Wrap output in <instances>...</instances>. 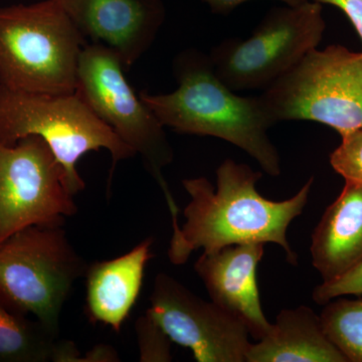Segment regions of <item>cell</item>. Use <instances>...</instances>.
Instances as JSON below:
<instances>
[{"label":"cell","instance_id":"9c48e42d","mask_svg":"<svg viewBox=\"0 0 362 362\" xmlns=\"http://www.w3.org/2000/svg\"><path fill=\"white\" fill-rule=\"evenodd\" d=\"M65 169L42 138L0 144V245L30 226L65 225L78 213Z\"/></svg>","mask_w":362,"mask_h":362},{"label":"cell","instance_id":"d6986e66","mask_svg":"<svg viewBox=\"0 0 362 362\" xmlns=\"http://www.w3.org/2000/svg\"><path fill=\"white\" fill-rule=\"evenodd\" d=\"M330 164L345 181L362 185V128L341 136V143L331 153Z\"/></svg>","mask_w":362,"mask_h":362},{"label":"cell","instance_id":"7c38bea8","mask_svg":"<svg viewBox=\"0 0 362 362\" xmlns=\"http://www.w3.org/2000/svg\"><path fill=\"white\" fill-rule=\"evenodd\" d=\"M264 246L263 243H249L204 252L194 265L211 301L244 324L257 341L272 326L262 309L257 283Z\"/></svg>","mask_w":362,"mask_h":362},{"label":"cell","instance_id":"9a60e30c","mask_svg":"<svg viewBox=\"0 0 362 362\" xmlns=\"http://www.w3.org/2000/svg\"><path fill=\"white\" fill-rule=\"evenodd\" d=\"M247 362H347L307 306L284 309L265 337L252 343Z\"/></svg>","mask_w":362,"mask_h":362},{"label":"cell","instance_id":"ba28073f","mask_svg":"<svg viewBox=\"0 0 362 362\" xmlns=\"http://www.w3.org/2000/svg\"><path fill=\"white\" fill-rule=\"evenodd\" d=\"M325 30L319 2L274 7L247 39L223 40L209 59L218 78L235 92L265 90L317 49Z\"/></svg>","mask_w":362,"mask_h":362},{"label":"cell","instance_id":"ac0fdd59","mask_svg":"<svg viewBox=\"0 0 362 362\" xmlns=\"http://www.w3.org/2000/svg\"><path fill=\"white\" fill-rule=\"evenodd\" d=\"M136 338L141 362L171 361V340L148 312L135 322Z\"/></svg>","mask_w":362,"mask_h":362},{"label":"cell","instance_id":"4fadbf2b","mask_svg":"<svg viewBox=\"0 0 362 362\" xmlns=\"http://www.w3.org/2000/svg\"><path fill=\"white\" fill-rule=\"evenodd\" d=\"M153 242L150 237L123 256L88 265L86 312L93 323L109 326L116 333L122 329L141 291Z\"/></svg>","mask_w":362,"mask_h":362},{"label":"cell","instance_id":"3957f363","mask_svg":"<svg viewBox=\"0 0 362 362\" xmlns=\"http://www.w3.org/2000/svg\"><path fill=\"white\" fill-rule=\"evenodd\" d=\"M87 40L58 0L0 7V86L70 95Z\"/></svg>","mask_w":362,"mask_h":362},{"label":"cell","instance_id":"8fae6325","mask_svg":"<svg viewBox=\"0 0 362 362\" xmlns=\"http://www.w3.org/2000/svg\"><path fill=\"white\" fill-rule=\"evenodd\" d=\"M58 2L87 42L115 52L127 71L152 47L165 21L162 0Z\"/></svg>","mask_w":362,"mask_h":362},{"label":"cell","instance_id":"e0dca14e","mask_svg":"<svg viewBox=\"0 0 362 362\" xmlns=\"http://www.w3.org/2000/svg\"><path fill=\"white\" fill-rule=\"evenodd\" d=\"M320 319L347 362H362V299L332 300L324 305Z\"/></svg>","mask_w":362,"mask_h":362},{"label":"cell","instance_id":"7402d4cb","mask_svg":"<svg viewBox=\"0 0 362 362\" xmlns=\"http://www.w3.org/2000/svg\"><path fill=\"white\" fill-rule=\"evenodd\" d=\"M204 1L214 13L226 16V14L233 13L242 4L254 1V0H204ZM276 1L283 2L285 6H297L309 1V0H276Z\"/></svg>","mask_w":362,"mask_h":362},{"label":"cell","instance_id":"30bf717a","mask_svg":"<svg viewBox=\"0 0 362 362\" xmlns=\"http://www.w3.org/2000/svg\"><path fill=\"white\" fill-rule=\"evenodd\" d=\"M147 312L171 341L192 350L197 361H247L252 343L246 326L168 274L156 276Z\"/></svg>","mask_w":362,"mask_h":362},{"label":"cell","instance_id":"2e32d148","mask_svg":"<svg viewBox=\"0 0 362 362\" xmlns=\"http://www.w3.org/2000/svg\"><path fill=\"white\" fill-rule=\"evenodd\" d=\"M71 341L0 304V362H64Z\"/></svg>","mask_w":362,"mask_h":362},{"label":"cell","instance_id":"7a4b0ae2","mask_svg":"<svg viewBox=\"0 0 362 362\" xmlns=\"http://www.w3.org/2000/svg\"><path fill=\"white\" fill-rule=\"evenodd\" d=\"M177 89L168 94L139 93L164 127L181 134L211 136L244 150L271 176L281 175V159L271 141L274 125L258 97H243L214 70L209 56L195 49L173 61Z\"/></svg>","mask_w":362,"mask_h":362},{"label":"cell","instance_id":"603a6c76","mask_svg":"<svg viewBox=\"0 0 362 362\" xmlns=\"http://www.w3.org/2000/svg\"><path fill=\"white\" fill-rule=\"evenodd\" d=\"M120 356L113 347L107 344H98L84 354H81L78 362H118Z\"/></svg>","mask_w":362,"mask_h":362},{"label":"cell","instance_id":"52a82bcc","mask_svg":"<svg viewBox=\"0 0 362 362\" xmlns=\"http://www.w3.org/2000/svg\"><path fill=\"white\" fill-rule=\"evenodd\" d=\"M126 71L118 54L106 45H86L78 62L76 94L141 157L161 187L171 218H176L180 209L162 175L173 161L175 152L165 127L131 87Z\"/></svg>","mask_w":362,"mask_h":362},{"label":"cell","instance_id":"5bb4252c","mask_svg":"<svg viewBox=\"0 0 362 362\" xmlns=\"http://www.w3.org/2000/svg\"><path fill=\"white\" fill-rule=\"evenodd\" d=\"M312 265L323 282L334 280L362 261V185L345 181L314 230Z\"/></svg>","mask_w":362,"mask_h":362},{"label":"cell","instance_id":"ffe728a7","mask_svg":"<svg viewBox=\"0 0 362 362\" xmlns=\"http://www.w3.org/2000/svg\"><path fill=\"white\" fill-rule=\"evenodd\" d=\"M346 295H362V261L340 277L317 286L312 298L315 303L325 305Z\"/></svg>","mask_w":362,"mask_h":362},{"label":"cell","instance_id":"44dd1931","mask_svg":"<svg viewBox=\"0 0 362 362\" xmlns=\"http://www.w3.org/2000/svg\"><path fill=\"white\" fill-rule=\"evenodd\" d=\"M321 4H330L339 8L351 21L362 42V0H313Z\"/></svg>","mask_w":362,"mask_h":362},{"label":"cell","instance_id":"8992f818","mask_svg":"<svg viewBox=\"0 0 362 362\" xmlns=\"http://www.w3.org/2000/svg\"><path fill=\"white\" fill-rule=\"evenodd\" d=\"M275 125L306 120L340 136L362 128V52L340 45L313 49L259 96Z\"/></svg>","mask_w":362,"mask_h":362},{"label":"cell","instance_id":"5b68a950","mask_svg":"<svg viewBox=\"0 0 362 362\" xmlns=\"http://www.w3.org/2000/svg\"><path fill=\"white\" fill-rule=\"evenodd\" d=\"M88 264L64 226H33L0 245V304L59 334L62 311Z\"/></svg>","mask_w":362,"mask_h":362},{"label":"cell","instance_id":"6da1fadb","mask_svg":"<svg viewBox=\"0 0 362 362\" xmlns=\"http://www.w3.org/2000/svg\"><path fill=\"white\" fill-rule=\"evenodd\" d=\"M262 176L247 164L226 159L216 170V188L206 177L182 180L190 202L183 211L185 223L173 230L168 249L171 263H187L199 249L211 252L233 245L274 243L296 265L287 230L303 213L314 177L291 199L274 202L257 190Z\"/></svg>","mask_w":362,"mask_h":362},{"label":"cell","instance_id":"277c9868","mask_svg":"<svg viewBox=\"0 0 362 362\" xmlns=\"http://www.w3.org/2000/svg\"><path fill=\"white\" fill-rule=\"evenodd\" d=\"M28 136L47 142L65 169L75 195L86 187L77 163L88 152L106 149L110 153L109 182L117 163L136 156L76 93L35 94L0 86V144L11 146Z\"/></svg>","mask_w":362,"mask_h":362}]
</instances>
